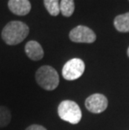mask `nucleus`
I'll use <instances>...</instances> for the list:
<instances>
[{"label": "nucleus", "instance_id": "2", "mask_svg": "<svg viewBox=\"0 0 129 130\" xmlns=\"http://www.w3.org/2000/svg\"><path fill=\"white\" fill-rule=\"evenodd\" d=\"M35 80L38 85L46 91H53L60 83L59 74L56 69L50 66H43L35 73Z\"/></svg>", "mask_w": 129, "mask_h": 130}, {"label": "nucleus", "instance_id": "14", "mask_svg": "<svg viewBox=\"0 0 129 130\" xmlns=\"http://www.w3.org/2000/svg\"><path fill=\"white\" fill-rule=\"evenodd\" d=\"M127 56L129 57V47H128V49H127Z\"/></svg>", "mask_w": 129, "mask_h": 130}, {"label": "nucleus", "instance_id": "6", "mask_svg": "<svg viewBox=\"0 0 129 130\" xmlns=\"http://www.w3.org/2000/svg\"><path fill=\"white\" fill-rule=\"evenodd\" d=\"M85 106L90 112L101 113L106 109L108 106V101L107 98L102 94L95 93L86 98Z\"/></svg>", "mask_w": 129, "mask_h": 130}, {"label": "nucleus", "instance_id": "12", "mask_svg": "<svg viewBox=\"0 0 129 130\" xmlns=\"http://www.w3.org/2000/svg\"><path fill=\"white\" fill-rule=\"evenodd\" d=\"M11 120V112L6 107L0 106V128L9 125Z\"/></svg>", "mask_w": 129, "mask_h": 130}, {"label": "nucleus", "instance_id": "5", "mask_svg": "<svg viewBox=\"0 0 129 130\" xmlns=\"http://www.w3.org/2000/svg\"><path fill=\"white\" fill-rule=\"evenodd\" d=\"M70 40L76 43H93L97 39L96 34L88 27L84 25L76 26L70 30Z\"/></svg>", "mask_w": 129, "mask_h": 130}, {"label": "nucleus", "instance_id": "7", "mask_svg": "<svg viewBox=\"0 0 129 130\" xmlns=\"http://www.w3.org/2000/svg\"><path fill=\"white\" fill-rule=\"evenodd\" d=\"M9 10L19 16L27 15L31 10V4L29 0H9Z\"/></svg>", "mask_w": 129, "mask_h": 130}, {"label": "nucleus", "instance_id": "9", "mask_svg": "<svg viewBox=\"0 0 129 130\" xmlns=\"http://www.w3.org/2000/svg\"><path fill=\"white\" fill-rule=\"evenodd\" d=\"M114 26L119 32H129V12L117 15L114 19Z\"/></svg>", "mask_w": 129, "mask_h": 130}, {"label": "nucleus", "instance_id": "4", "mask_svg": "<svg viewBox=\"0 0 129 130\" xmlns=\"http://www.w3.org/2000/svg\"><path fill=\"white\" fill-rule=\"evenodd\" d=\"M85 71V63L79 58H74L65 63L62 69V76L67 81L80 78Z\"/></svg>", "mask_w": 129, "mask_h": 130}, {"label": "nucleus", "instance_id": "3", "mask_svg": "<svg viewBox=\"0 0 129 130\" xmlns=\"http://www.w3.org/2000/svg\"><path fill=\"white\" fill-rule=\"evenodd\" d=\"M59 117L71 124H77L81 120L82 113L79 105L70 100L61 102L58 107Z\"/></svg>", "mask_w": 129, "mask_h": 130}, {"label": "nucleus", "instance_id": "13", "mask_svg": "<svg viewBox=\"0 0 129 130\" xmlns=\"http://www.w3.org/2000/svg\"><path fill=\"white\" fill-rule=\"evenodd\" d=\"M25 130H47L45 127L39 125V124H33V125H30Z\"/></svg>", "mask_w": 129, "mask_h": 130}, {"label": "nucleus", "instance_id": "10", "mask_svg": "<svg viewBox=\"0 0 129 130\" xmlns=\"http://www.w3.org/2000/svg\"><path fill=\"white\" fill-rule=\"evenodd\" d=\"M60 9L65 17H70L75 11L74 0H61L60 3Z\"/></svg>", "mask_w": 129, "mask_h": 130}, {"label": "nucleus", "instance_id": "1", "mask_svg": "<svg viewBox=\"0 0 129 130\" xmlns=\"http://www.w3.org/2000/svg\"><path fill=\"white\" fill-rule=\"evenodd\" d=\"M29 29L21 21H10L2 31V39L7 45H16L21 43L29 35Z\"/></svg>", "mask_w": 129, "mask_h": 130}, {"label": "nucleus", "instance_id": "11", "mask_svg": "<svg viewBox=\"0 0 129 130\" xmlns=\"http://www.w3.org/2000/svg\"><path fill=\"white\" fill-rule=\"evenodd\" d=\"M44 4L50 15L57 16L60 13V0H44Z\"/></svg>", "mask_w": 129, "mask_h": 130}, {"label": "nucleus", "instance_id": "8", "mask_svg": "<svg viewBox=\"0 0 129 130\" xmlns=\"http://www.w3.org/2000/svg\"><path fill=\"white\" fill-rule=\"evenodd\" d=\"M25 53L32 60H40L44 57V51L42 46L35 40H30L25 45Z\"/></svg>", "mask_w": 129, "mask_h": 130}]
</instances>
